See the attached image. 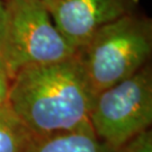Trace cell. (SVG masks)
<instances>
[{
  "label": "cell",
  "instance_id": "obj_6",
  "mask_svg": "<svg viewBox=\"0 0 152 152\" xmlns=\"http://www.w3.org/2000/svg\"><path fill=\"white\" fill-rule=\"evenodd\" d=\"M29 152H115L98 139L91 125L78 130L38 137Z\"/></svg>",
  "mask_w": 152,
  "mask_h": 152
},
{
  "label": "cell",
  "instance_id": "obj_3",
  "mask_svg": "<svg viewBox=\"0 0 152 152\" xmlns=\"http://www.w3.org/2000/svg\"><path fill=\"white\" fill-rule=\"evenodd\" d=\"M89 123L98 139L114 151L149 130L152 123L151 64L97 94Z\"/></svg>",
  "mask_w": 152,
  "mask_h": 152
},
{
  "label": "cell",
  "instance_id": "obj_11",
  "mask_svg": "<svg viewBox=\"0 0 152 152\" xmlns=\"http://www.w3.org/2000/svg\"><path fill=\"white\" fill-rule=\"evenodd\" d=\"M4 1H6V0H4ZM41 1H43V2H45V4H46V2H49L50 0H41Z\"/></svg>",
  "mask_w": 152,
  "mask_h": 152
},
{
  "label": "cell",
  "instance_id": "obj_10",
  "mask_svg": "<svg viewBox=\"0 0 152 152\" xmlns=\"http://www.w3.org/2000/svg\"><path fill=\"white\" fill-rule=\"evenodd\" d=\"M9 87H10V78L8 76L5 66L0 64V107L7 104Z\"/></svg>",
  "mask_w": 152,
  "mask_h": 152
},
{
  "label": "cell",
  "instance_id": "obj_1",
  "mask_svg": "<svg viewBox=\"0 0 152 152\" xmlns=\"http://www.w3.org/2000/svg\"><path fill=\"white\" fill-rule=\"evenodd\" d=\"M94 98L76 53L65 60L17 71L10 79L7 104L38 139L90 125Z\"/></svg>",
  "mask_w": 152,
  "mask_h": 152
},
{
  "label": "cell",
  "instance_id": "obj_7",
  "mask_svg": "<svg viewBox=\"0 0 152 152\" xmlns=\"http://www.w3.org/2000/svg\"><path fill=\"white\" fill-rule=\"evenodd\" d=\"M35 137L6 104L0 107V152H29Z\"/></svg>",
  "mask_w": 152,
  "mask_h": 152
},
{
  "label": "cell",
  "instance_id": "obj_4",
  "mask_svg": "<svg viewBox=\"0 0 152 152\" xmlns=\"http://www.w3.org/2000/svg\"><path fill=\"white\" fill-rule=\"evenodd\" d=\"M6 69L9 78L29 65L69 59L76 50L65 41L41 0H6Z\"/></svg>",
  "mask_w": 152,
  "mask_h": 152
},
{
  "label": "cell",
  "instance_id": "obj_8",
  "mask_svg": "<svg viewBox=\"0 0 152 152\" xmlns=\"http://www.w3.org/2000/svg\"><path fill=\"white\" fill-rule=\"evenodd\" d=\"M115 152H152V132L144 131L123 144Z\"/></svg>",
  "mask_w": 152,
  "mask_h": 152
},
{
  "label": "cell",
  "instance_id": "obj_9",
  "mask_svg": "<svg viewBox=\"0 0 152 152\" xmlns=\"http://www.w3.org/2000/svg\"><path fill=\"white\" fill-rule=\"evenodd\" d=\"M6 42H7V12H6L5 1L4 0H0V64L4 65L5 69H6V62H5Z\"/></svg>",
  "mask_w": 152,
  "mask_h": 152
},
{
  "label": "cell",
  "instance_id": "obj_2",
  "mask_svg": "<svg viewBox=\"0 0 152 152\" xmlns=\"http://www.w3.org/2000/svg\"><path fill=\"white\" fill-rule=\"evenodd\" d=\"M76 53L96 96L150 63L151 19L137 10L125 15L98 29Z\"/></svg>",
  "mask_w": 152,
  "mask_h": 152
},
{
  "label": "cell",
  "instance_id": "obj_5",
  "mask_svg": "<svg viewBox=\"0 0 152 152\" xmlns=\"http://www.w3.org/2000/svg\"><path fill=\"white\" fill-rule=\"evenodd\" d=\"M140 0H50L45 5L59 32L78 50L98 29L137 10Z\"/></svg>",
  "mask_w": 152,
  "mask_h": 152
}]
</instances>
